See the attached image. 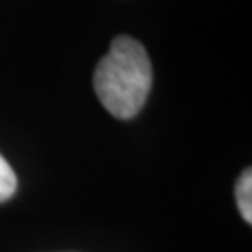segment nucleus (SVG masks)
Segmentation results:
<instances>
[{
	"mask_svg": "<svg viewBox=\"0 0 252 252\" xmlns=\"http://www.w3.org/2000/svg\"><path fill=\"white\" fill-rule=\"evenodd\" d=\"M152 61L145 46L130 36H118L93 76L101 105L120 120L135 118L152 91Z\"/></svg>",
	"mask_w": 252,
	"mask_h": 252,
	"instance_id": "obj_1",
	"label": "nucleus"
},
{
	"mask_svg": "<svg viewBox=\"0 0 252 252\" xmlns=\"http://www.w3.org/2000/svg\"><path fill=\"white\" fill-rule=\"evenodd\" d=\"M235 202H238L240 215L246 223H252V170L246 168L235 185Z\"/></svg>",
	"mask_w": 252,
	"mask_h": 252,
	"instance_id": "obj_2",
	"label": "nucleus"
},
{
	"mask_svg": "<svg viewBox=\"0 0 252 252\" xmlns=\"http://www.w3.org/2000/svg\"><path fill=\"white\" fill-rule=\"evenodd\" d=\"M15 189H17V175L11 168V164L4 160V156L0 154V202L13 198Z\"/></svg>",
	"mask_w": 252,
	"mask_h": 252,
	"instance_id": "obj_3",
	"label": "nucleus"
}]
</instances>
